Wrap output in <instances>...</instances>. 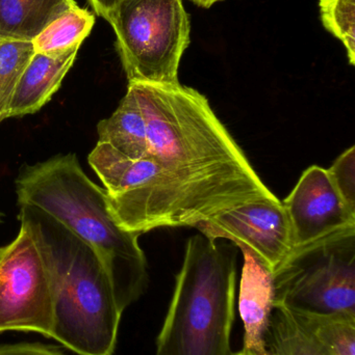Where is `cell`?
I'll return each instance as SVG.
<instances>
[{
    "mask_svg": "<svg viewBox=\"0 0 355 355\" xmlns=\"http://www.w3.org/2000/svg\"><path fill=\"white\" fill-rule=\"evenodd\" d=\"M146 121L148 156L221 212L274 200L206 96L181 83H129Z\"/></svg>",
    "mask_w": 355,
    "mask_h": 355,
    "instance_id": "1",
    "label": "cell"
},
{
    "mask_svg": "<svg viewBox=\"0 0 355 355\" xmlns=\"http://www.w3.org/2000/svg\"><path fill=\"white\" fill-rule=\"evenodd\" d=\"M16 192L19 206L45 213L96 252L129 306L143 295L148 271L140 235L115 221L106 191L83 172L75 154L25 166Z\"/></svg>",
    "mask_w": 355,
    "mask_h": 355,
    "instance_id": "2",
    "label": "cell"
},
{
    "mask_svg": "<svg viewBox=\"0 0 355 355\" xmlns=\"http://www.w3.org/2000/svg\"><path fill=\"white\" fill-rule=\"evenodd\" d=\"M43 240L53 286L51 339L77 355H114L129 304L85 242L42 211L20 206Z\"/></svg>",
    "mask_w": 355,
    "mask_h": 355,
    "instance_id": "3",
    "label": "cell"
},
{
    "mask_svg": "<svg viewBox=\"0 0 355 355\" xmlns=\"http://www.w3.org/2000/svg\"><path fill=\"white\" fill-rule=\"evenodd\" d=\"M236 285L233 245L202 234L189 239L156 355H233Z\"/></svg>",
    "mask_w": 355,
    "mask_h": 355,
    "instance_id": "4",
    "label": "cell"
},
{
    "mask_svg": "<svg viewBox=\"0 0 355 355\" xmlns=\"http://www.w3.org/2000/svg\"><path fill=\"white\" fill-rule=\"evenodd\" d=\"M88 160L104 184L110 214L125 231L141 236L160 227H195L221 213L150 156L131 159L97 143Z\"/></svg>",
    "mask_w": 355,
    "mask_h": 355,
    "instance_id": "5",
    "label": "cell"
},
{
    "mask_svg": "<svg viewBox=\"0 0 355 355\" xmlns=\"http://www.w3.org/2000/svg\"><path fill=\"white\" fill-rule=\"evenodd\" d=\"M106 20L129 83H179L191 35L183 0H121Z\"/></svg>",
    "mask_w": 355,
    "mask_h": 355,
    "instance_id": "6",
    "label": "cell"
},
{
    "mask_svg": "<svg viewBox=\"0 0 355 355\" xmlns=\"http://www.w3.org/2000/svg\"><path fill=\"white\" fill-rule=\"evenodd\" d=\"M273 284L275 308L355 316V227L293 250Z\"/></svg>",
    "mask_w": 355,
    "mask_h": 355,
    "instance_id": "7",
    "label": "cell"
},
{
    "mask_svg": "<svg viewBox=\"0 0 355 355\" xmlns=\"http://www.w3.org/2000/svg\"><path fill=\"white\" fill-rule=\"evenodd\" d=\"M20 231L0 248V334L35 333L51 339L53 286L37 225L20 209Z\"/></svg>",
    "mask_w": 355,
    "mask_h": 355,
    "instance_id": "8",
    "label": "cell"
},
{
    "mask_svg": "<svg viewBox=\"0 0 355 355\" xmlns=\"http://www.w3.org/2000/svg\"><path fill=\"white\" fill-rule=\"evenodd\" d=\"M195 227L208 239L229 240L246 248L272 272L294 250L289 217L277 198L241 205Z\"/></svg>",
    "mask_w": 355,
    "mask_h": 355,
    "instance_id": "9",
    "label": "cell"
},
{
    "mask_svg": "<svg viewBox=\"0 0 355 355\" xmlns=\"http://www.w3.org/2000/svg\"><path fill=\"white\" fill-rule=\"evenodd\" d=\"M291 225L293 248H302L355 227L327 168L310 166L283 202Z\"/></svg>",
    "mask_w": 355,
    "mask_h": 355,
    "instance_id": "10",
    "label": "cell"
},
{
    "mask_svg": "<svg viewBox=\"0 0 355 355\" xmlns=\"http://www.w3.org/2000/svg\"><path fill=\"white\" fill-rule=\"evenodd\" d=\"M244 264L240 279L239 312L244 325L243 352L270 355L266 337L274 311L273 272L249 250L241 248Z\"/></svg>",
    "mask_w": 355,
    "mask_h": 355,
    "instance_id": "11",
    "label": "cell"
},
{
    "mask_svg": "<svg viewBox=\"0 0 355 355\" xmlns=\"http://www.w3.org/2000/svg\"><path fill=\"white\" fill-rule=\"evenodd\" d=\"M79 50L58 54L35 52L13 94L8 119L35 114L45 106L74 64Z\"/></svg>",
    "mask_w": 355,
    "mask_h": 355,
    "instance_id": "12",
    "label": "cell"
},
{
    "mask_svg": "<svg viewBox=\"0 0 355 355\" xmlns=\"http://www.w3.org/2000/svg\"><path fill=\"white\" fill-rule=\"evenodd\" d=\"M98 143L106 145L131 159L148 156L147 127L141 108L127 89L117 110L97 126Z\"/></svg>",
    "mask_w": 355,
    "mask_h": 355,
    "instance_id": "13",
    "label": "cell"
},
{
    "mask_svg": "<svg viewBox=\"0 0 355 355\" xmlns=\"http://www.w3.org/2000/svg\"><path fill=\"white\" fill-rule=\"evenodd\" d=\"M75 0H0V39L33 42Z\"/></svg>",
    "mask_w": 355,
    "mask_h": 355,
    "instance_id": "14",
    "label": "cell"
},
{
    "mask_svg": "<svg viewBox=\"0 0 355 355\" xmlns=\"http://www.w3.org/2000/svg\"><path fill=\"white\" fill-rule=\"evenodd\" d=\"M95 17L92 12L74 6L54 19L33 39V49L38 53L58 54L79 48L93 29Z\"/></svg>",
    "mask_w": 355,
    "mask_h": 355,
    "instance_id": "15",
    "label": "cell"
},
{
    "mask_svg": "<svg viewBox=\"0 0 355 355\" xmlns=\"http://www.w3.org/2000/svg\"><path fill=\"white\" fill-rule=\"evenodd\" d=\"M270 355H331L289 311L275 308L266 337Z\"/></svg>",
    "mask_w": 355,
    "mask_h": 355,
    "instance_id": "16",
    "label": "cell"
},
{
    "mask_svg": "<svg viewBox=\"0 0 355 355\" xmlns=\"http://www.w3.org/2000/svg\"><path fill=\"white\" fill-rule=\"evenodd\" d=\"M291 314L331 355H355L354 315Z\"/></svg>",
    "mask_w": 355,
    "mask_h": 355,
    "instance_id": "17",
    "label": "cell"
},
{
    "mask_svg": "<svg viewBox=\"0 0 355 355\" xmlns=\"http://www.w3.org/2000/svg\"><path fill=\"white\" fill-rule=\"evenodd\" d=\"M33 54V42L0 39V124L8 119L13 94Z\"/></svg>",
    "mask_w": 355,
    "mask_h": 355,
    "instance_id": "18",
    "label": "cell"
},
{
    "mask_svg": "<svg viewBox=\"0 0 355 355\" xmlns=\"http://www.w3.org/2000/svg\"><path fill=\"white\" fill-rule=\"evenodd\" d=\"M323 26L343 43L355 66V0H319Z\"/></svg>",
    "mask_w": 355,
    "mask_h": 355,
    "instance_id": "19",
    "label": "cell"
},
{
    "mask_svg": "<svg viewBox=\"0 0 355 355\" xmlns=\"http://www.w3.org/2000/svg\"><path fill=\"white\" fill-rule=\"evenodd\" d=\"M329 172L333 187L341 196L346 208L355 215V147L346 150L331 166Z\"/></svg>",
    "mask_w": 355,
    "mask_h": 355,
    "instance_id": "20",
    "label": "cell"
},
{
    "mask_svg": "<svg viewBox=\"0 0 355 355\" xmlns=\"http://www.w3.org/2000/svg\"><path fill=\"white\" fill-rule=\"evenodd\" d=\"M0 355H67L53 346L41 343L8 344L0 346Z\"/></svg>",
    "mask_w": 355,
    "mask_h": 355,
    "instance_id": "21",
    "label": "cell"
},
{
    "mask_svg": "<svg viewBox=\"0 0 355 355\" xmlns=\"http://www.w3.org/2000/svg\"><path fill=\"white\" fill-rule=\"evenodd\" d=\"M98 16L106 19L121 0H88Z\"/></svg>",
    "mask_w": 355,
    "mask_h": 355,
    "instance_id": "22",
    "label": "cell"
},
{
    "mask_svg": "<svg viewBox=\"0 0 355 355\" xmlns=\"http://www.w3.org/2000/svg\"><path fill=\"white\" fill-rule=\"evenodd\" d=\"M191 1L197 4L198 6H201V8H210L217 2L223 1V0H191Z\"/></svg>",
    "mask_w": 355,
    "mask_h": 355,
    "instance_id": "23",
    "label": "cell"
},
{
    "mask_svg": "<svg viewBox=\"0 0 355 355\" xmlns=\"http://www.w3.org/2000/svg\"><path fill=\"white\" fill-rule=\"evenodd\" d=\"M233 355H250L249 354H246V352H244L243 350L240 352H237V354H233Z\"/></svg>",
    "mask_w": 355,
    "mask_h": 355,
    "instance_id": "24",
    "label": "cell"
},
{
    "mask_svg": "<svg viewBox=\"0 0 355 355\" xmlns=\"http://www.w3.org/2000/svg\"><path fill=\"white\" fill-rule=\"evenodd\" d=\"M0 217H1V215H0Z\"/></svg>",
    "mask_w": 355,
    "mask_h": 355,
    "instance_id": "25",
    "label": "cell"
}]
</instances>
